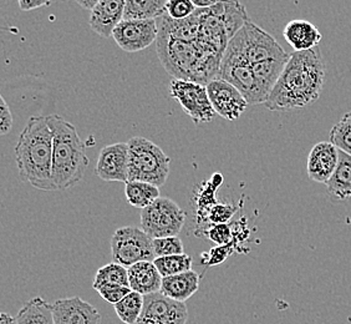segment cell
<instances>
[{
    "instance_id": "6da1fadb",
    "label": "cell",
    "mask_w": 351,
    "mask_h": 324,
    "mask_svg": "<svg viewBox=\"0 0 351 324\" xmlns=\"http://www.w3.org/2000/svg\"><path fill=\"white\" fill-rule=\"evenodd\" d=\"M325 62L319 47L294 51L264 106L270 111H289L317 102L325 82Z\"/></svg>"
},
{
    "instance_id": "7a4b0ae2",
    "label": "cell",
    "mask_w": 351,
    "mask_h": 324,
    "mask_svg": "<svg viewBox=\"0 0 351 324\" xmlns=\"http://www.w3.org/2000/svg\"><path fill=\"white\" fill-rule=\"evenodd\" d=\"M23 183L41 191H58L53 178V131L47 116H32L15 146Z\"/></svg>"
},
{
    "instance_id": "3957f363",
    "label": "cell",
    "mask_w": 351,
    "mask_h": 324,
    "mask_svg": "<svg viewBox=\"0 0 351 324\" xmlns=\"http://www.w3.org/2000/svg\"><path fill=\"white\" fill-rule=\"evenodd\" d=\"M53 131V178L56 189L74 187L84 178L88 166L85 143L73 124L59 115H49Z\"/></svg>"
},
{
    "instance_id": "277c9868",
    "label": "cell",
    "mask_w": 351,
    "mask_h": 324,
    "mask_svg": "<svg viewBox=\"0 0 351 324\" xmlns=\"http://www.w3.org/2000/svg\"><path fill=\"white\" fill-rule=\"evenodd\" d=\"M207 53L208 50L203 49L197 41L183 40L158 29V59L175 79L195 81L199 62Z\"/></svg>"
},
{
    "instance_id": "5b68a950",
    "label": "cell",
    "mask_w": 351,
    "mask_h": 324,
    "mask_svg": "<svg viewBox=\"0 0 351 324\" xmlns=\"http://www.w3.org/2000/svg\"><path fill=\"white\" fill-rule=\"evenodd\" d=\"M128 143L129 181L152 183L158 187L163 186L169 175V156L155 142L142 136L130 139Z\"/></svg>"
},
{
    "instance_id": "8992f818",
    "label": "cell",
    "mask_w": 351,
    "mask_h": 324,
    "mask_svg": "<svg viewBox=\"0 0 351 324\" xmlns=\"http://www.w3.org/2000/svg\"><path fill=\"white\" fill-rule=\"evenodd\" d=\"M219 78L238 89L250 105L267 102L253 71V65L245 59L238 41L232 38L223 53Z\"/></svg>"
},
{
    "instance_id": "52a82bcc",
    "label": "cell",
    "mask_w": 351,
    "mask_h": 324,
    "mask_svg": "<svg viewBox=\"0 0 351 324\" xmlns=\"http://www.w3.org/2000/svg\"><path fill=\"white\" fill-rule=\"evenodd\" d=\"M186 222V212L169 197H160L142 209L141 229L151 238L178 236Z\"/></svg>"
},
{
    "instance_id": "ba28073f",
    "label": "cell",
    "mask_w": 351,
    "mask_h": 324,
    "mask_svg": "<svg viewBox=\"0 0 351 324\" xmlns=\"http://www.w3.org/2000/svg\"><path fill=\"white\" fill-rule=\"evenodd\" d=\"M111 253L115 264L125 267L143 261H155L154 238L137 227H122L111 238Z\"/></svg>"
},
{
    "instance_id": "9c48e42d",
    "label": "cell",
    "mask_w": 351,
    "mask_h": 324,
    "mask_svg": "<svg viewBox=\"0 0 351 324\" xmlns=\"http://www.w3.org/2000/svg\"><path fill=\"white\" fill-rule=\"evenodd\" d=\"M169 94L196 125L213 121L217 116L206 85L195 81L173 79L169 84Z\"/></svg>"
},
{
    "instance_id": "30bf717a",
    "label": "cell",
    "mask_w": 351,
    "mask_h": 324,
    "mask_svg": "<svg viewBox=\"0 0 351 324\" xmlns=\"http://www.w3.org/2000/svg\"><path fill=\"white\" fill-rule=\"evenodd\" d=\"M233 38L238 41L245 59L252 65L270 59L291 58V54L279 45L273 35L267 33L252 21H247Z\"/></svg>"
},
{
    "instance_id": "8fae6325",
    "label": "cell",
    "mask_w": 351,
    "mask_h": 324,
    "mask_svg": "<svg viewBox=\"0 0 351 324\" xmlns=\"http://www.w3.org/2000/svg\"><path fill=\"white\" fill-rule=\"evenodd\" d=\"M112 38L116 44L128 53L145 50L154 41H157V19H123L115 27Z\"/></svg>"
},
{
    "instance_id": "7c38bea8",
    "label": "cell",
    "mask_w": 351,
    "mask_h": 324,
    "mask_svg": "<svg viewBox=\"0 0 351 324\" xmlns=\"http://www.w3.org/2000/svg\"><path fill=\"white\" fill-rule=\"evenodd\" d=\"M207 90L217 115L228 121L238 120L250 105L238 89L221 78L210 81Z\"/></svg>"
},
{
    "instance_id": "4fadbf2b",
    "label": "cell",
    "mask_w": 351,
    "mask_h": 324,
    "mask_svg": "<svg viewBox=\"0 0 351 324\" xmlns=\"http://www.w3.org/2000/svg\"><path fill=\"white\" fill-rule=\"evenodd\" d=\"M96 174L108 183H128L129 143L117 142L102 148L96 162Z\"/></svg>"
},
{
    "instance_id": "5bb4252c",
    "label": "cell",
    "mask_w": 351,
    "mask_h": 324,
    "mask_svg": "<svg viewBox=\"0 0 351 324\" xmlns=\"http://www.w3.org/2000/svg\"><path fill=\"white\" fill-rule=\"evenodd\" d=\"M142 317L152 318L162 324H186L189 308L184 302H177L158 292L145 296Z\"/></svg>"
},
{
    "instance_id": "9a60e30c",
    "label": "cell",
    "mask_w": 351,
    "mask_h": 324,
    "mask_svg": "<svg viewBox=\"0 0 351 324\" xmlns=\"http://www.w3.org/2000/svg\"><path fill=\"white\" fill-rule=\"evenodd\" d=\"M55 324H101V314L82 298H62L53 303Z\"/></svg>"
},
{
    "instance_id": "2e32d148",
    "label": "cell",
    "mask_w": 351,
    "mask_h": 324,
    "mask_svg": "<svg viewBox=\"0 0 351 324\" xmlns=\"http://www.w3.org/2000/svg\"><path fill=\"white\" fill-rule=\"evenodd\" d=\"M340 150L330 141L317 142L308 156L306 171L311 181L325 183L330 180L339 163Z\"/></svg>"
},
{
    "instance_id": "e0dca14e",
    "label": "cell",
    "mask_w": 351,
    "mask_h": 324,
    "mask_svg": "<svg viewBox=\"0 0 351 324\" xmlns=\"http://www.w3.org/2000/svg\"><path fill=\"white\" fill-rule=\"evenodd\" d=\"M126 0H99L90 13V27L102 38H110L125 19Z\"/></svg>"
},
{
    "instance_id": "ac0fdd59",
    "label": "cell",
    "mask_w": 351,
    "mask_h": 324,
    "mask_svg": "<svg viewBox=\"0 0 351 324\" xmlns=\"http://www.w3.org/2000/svg\"><path fill=\"white\" fill-rule=\"evenodd\" d=\"M129 270L130 288L142 296L161 292L163 277L151 261L132 264Z\"/></svg>"
},
{
    "instance_id": "d6986e66",
    "label": "cell",
    "mask_w": 351,
    "mask_h": 324,
    "mask_svg": "<svg viewBox=\"0 0 351 324\" xmlns=\"http://www.w3.org/2000/svg\"><path fill=\"white\" fill-rule=\"evenodd\" d=\"M283 36L295 51L315 49L323 39V35L314 24L302 19L289 21L284 27Z\"/></svg>"
},
{
    "instance_id": "ffe728a7",
    "label": "cell",
    "mask_w": 351,
    "mask_h": 324,
    "mask_svg": "<svg viewBox=\"0 0 351 324\" xmlns=\"http://www.w3.org/2000/svg\"><path fill=\"white\" fill-rule=\"evenodd\" d=\"M199 275L191 270L175 276L163 277L161 293L177 302H186L196 294L197 290H199Z\"/></svg>"
},
{
    "instance_id": "44dd1931",
    "label": "cell",
    "mask_w": 351,
    "mask_h": 324,
    "mask_svg": "<svg viewBox=\"0 0 351 324\" xmlns=\"http://www.w3.org/2000/svg\"><path fill=\"white\" fill-rule=\"evenodd\" d=\"M326 189L334 201L351 198V156L340 151L337 170L326 183Z\"/></svg>"
},
{
    "instance_id": "7402d4cb",
    "label": "cell",
    "mask_w": 351,
    "mask_h": 324,
    "mask_svg": "<svg viewBox=\"0 0 351 324\" xmlns=\"http://www.w3.org/2000/svg\"><path fill=\"white\" fill-rule=\"evenodd\" d=\"M210 9L221 18L230 39L244 27L247 21H250L245 8L238 0H222Z\"/></svg>"
},
{
    "instance_id": "603a6c76",
    "label": "cell",
    "mask_w": 351,
    "mask_h": 324,
    "mask_svg": "<svg viewBox=\"0 0 351 324\" xmlns=\"http://www.w3.org/2000/svg\"><path fill=\"white\" fill-rule=\"evenodd\" d=\"M15 318L18 324H55L53 304L41 297L25 302Z\"/></svg>"
},
{
    "instance_id": "cb8c5ba5",
    "label": "cell",
    "mask_w": 351,
    "mask_h": 324,
    "mask_svg": "<svg viewBox=\"0 0 351 324\" xmlns=\"http://www.w3.org/2000/svg\"><path fill=\"white\" fill-rule=\"evenodd\" d=\"M288 59H270V60L262 61L253 65V71L257 78L258 84L262 89L265 97H269L270 93L273 91L274 86L277 85L278 80L283 74L284 69L287 67Z\"/></svg>"
},
{
    "instance_id": "d4e9b609",
    "label": "cell",
    "mask_w": 351,
    "mask_h": 324,
    "mask_svg": "<svg viewBox=\"0 0 351 324\" xmlns=\"http://www.w3.org/2000/svg\"><path fill=\"white\" fill-rule=\"evenodd\" d=\"M125 195L128 202L135 209H143L160 198V187L142 181H129L125 186Z\"/></svg>"
},
{
    "instance_id": "484cf974",
    "label": "cell",
    "mask_w": 351,
    "mask_h": 324,
    "mask_svg": "<svg viewBox=\"0 0 351 324\" xmlns=\"http://www.w3.org/2000/svg\"><path fill=\"white\" fill-rule=\"evenodd\" d=\"M169 0H126L125 19H158Z\"/></svg>"
},
{
    "instance_id": "4316f807",
    "label": "cell",
    "mask_w": 351,
    "mask_h": 324,
    "mask_svg": "<svg viewBox=\"0 0 351 324\" xmlns=\"http://www.w3.org/2000/svg\"><path fill=\"white\" fill-rule=\"evenodd\" d=\"M145 305V296L137 292H131L126 297L114 305L117 317L125 324H136L142 317Z\"/></svg>"
},
{
    "instance_id": "83f0119b",
    "label": "cell",
    "mask_w": 351,
    "mask_h": 324,
    "mask_svg": "<svg viewBox=\"0 0 351 324\" xmlns=\"http://www.w3.org/2000/svg\"><path fill=\"white\" fill-rule=\"evenodd\" d=\"M105 284H122L130 287L128 267L112 262L99 268L96 272L93 287L95 290H99Z\"/></svg>"
},
{
    "instance_id": "f1b7e54d",
    "label": "cell",
    "mask_w": 351,
    "mask_h": 324,
    "mask_svg": "<svg viewBox=\"0 0 351 324\" xmlns=\"http://www.w3.org/2000/svg\"><path fill=\"white\" fill-rule=\"evenodd\" d=\"M157 270H160L162 277H169L180 273H184L192 270L193 258L182 253V255H173V256L157 257L154 261Z\"/></svg>"
},
{
    "instance_id": "f546056e",
    "label": "cell",
    "mask_w": 351,
    "mask_h": 324,
    "mask_svg": "<svg viewBox=\"0 0 351 324\" xmlns=\"http://www.w3.org/2000/svg\"><path fill=\"white\" fill-rule=\"evenodd\" d=\"M329 141L340 151L351 156V111L345 113L344 116L331 128Z\"/></svg>"
},
{
    "instance_id": "4dcf8cb0",
    "label": "cell",
    "mask_w": 351,
    "mask_h": 324,
    "mask_svg": "<svg viewBox=\"0 0 351 324\" xmlns=\"http://www.w3.org/2000/svg\"><path fill=\"white\" fill-rule=\"evenodd\" d=\"M154 251L157 257L173 256L184 253L182 240L178 236L162 237L154 240Z\"/></svg>"
},
{
    "instance_id": "1f68e13d",
    "label": "cell",
    "mask_w": 351,
    "mask_h": 324,
    "mask_svg": "<svg viewBox=\"0 0 351 324\" xmlns=\"http://www.w3.org/2000/svg\"><path fill=\"white\" fill-rule=\"evenodd\" d=\"M201 233L206 235L208 240L217 243L218 246L230 244L233 240V232L228 223H210Z\"/></svg>"
},
{
    "instance_id": "d6a6232c",
    "label": "cell",
    "mask_w": 351,
    "mask_h": 324,
    "mask_svg": "<svg viewBox=\"0 0 351 324\" xmlns=\"http://www.w3.org/2000/svg\"><path fill=\"white\" fill-rule=\"evenodd\" d=\"M197 8L191 0H169L166 14L175 21H182L196 13Z\"/></svg>"
},
{
    "instance_id": "836d02e7",
    "label": "cell",
    "mask_w": 351,
    "mask_h": 324,
    "mask_svg": "<svg viewBox=\"0 0 351 324\" xmlns=\"http://www.w3.org/2000/svg\"><path fill=\"white\" fill-rule=\"evenodd\" d=\"M97 290V293L100 294V297L104 298L106 302L110 304L119 303L123 298L130 294L132 290L128 286H122V284H105Z\"/></svg>"
},
{
    "instance_id": "e575fe53",
    "label": "cell",
    "mask_w": 351,
    "mask_h": 324,
    "mask_svg": "<svg viewBox=\"0 0 351 324\" xmlns=\"http://www.w3.org/2000/svg\"><path fill=\"white\" fill-rule=\"evenodd\" d=\"M237 206L228 203H216L210 209L208 221L210 223H228L236 213Z\"/></svg>"
},
{
    "instance_id": "d590c367",
    "label": "cell",
    "mask_w": 351,
    "mask_h": 324,
    "mask_svg": "<svg viewBox=\"0 0 351 324\" xmlns=\"http://www.w3.org/2000/svg\"><path fill=\"white\" fill-rule=\"evenodd\" d=\"M230 252H232L230 244L218 246L216 248L210 250V253H203L202 256L208 257V259L203 261V264H206L207 266H217V264H222L227 257L230 256Z\"/></svg>"
},
{
    "instance_id": "8d00e7d4",
    "label": "cell",
    "mask_w": 351,
    "mask_h": 324,
    "mask_svg": "<svg viewBox=\"0 0 351 324\" xmlns=\"http://www.w3.org/2000/svg\"><path fill=\"white\" fill-rule=\"evenodd\" d=\"M0 135L4 136L12 130L13 115L3 96H0Z\"/></svg>"
},
{
    "instance_id": "74e56055",
    "label": "cell",
    "mask_w": 351,
    "mask_h": 324,
    "mask_svg": "<svg viewBox=\"0 0 351 324\" xmlns=\"http://www.w3.org/2000/svg\"><path fill=\"white\" fill-rule=\"evenodd\" d=\"M51 0H18L19 3V8L24 12H29V10H34L38 8L47 7L50 4Z\"/></svg>"
},
{
    "instance_id": "f35d334b",
    "label": "cell",
    "mask_w": 351,
    "mask_h": 324,
    "mask_svg": "<svg viewBox=\"0 0 351 324\" xmlns=\"http://www.w3.org/2000/svg\"><path fill=\"white\" fill-rule=\"evenodd\" d=\"M197 9H210L215 7L218 3H221L222 0H191Z\"/></svg>"
},
{
    "instance_id": "ab89813d",
    "label": "cell",
    "mask_w": 351,
    "mask_h": 324,
    "mask_svg": "<svg viewBox=\"0 0 351 324\" xmlns=\"http://www.w3.org/2000/svg\"><path fill=\"white\" fill-rule=\"evenodd\" d=\"M82 9H86V10H90L91 12V9L97 4V1L99 0H75Z\"/></svg>"
},
{
    "instance_id": "60d3db41",
    "label": "cell",
    "mask_w": 351,
    "mask_h": 324,
    "mask_svg": "<svg viewBox=\"0 0 351 324\" xmlns=\"http://www.w3.org/2000/svg\"><path fill=\"white\" fill-rule=\"evenodd\" d=\"M0 324H18L16 318L12 317L8 313H1L0 316Z\"/></svg>"
},
{
    "instance_id": "b9f144b4",
    "label": "cell",
    "mask_w": 351,
    "mask_h": 324,
    "mask_svg": "<svg viewBox=\"0 0 351 324\" xmlns=\"http://www.w3.org/2000/svg\"><path fill=\"white\" fill-rule=\"evenodd\" d=\"M136 324H162L161 322H158V321H156V319H152V318L147 317H141L138 319V322Z\"/></svg>"
}]
</instances>
